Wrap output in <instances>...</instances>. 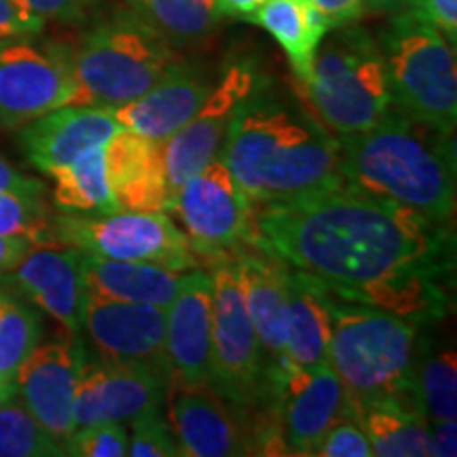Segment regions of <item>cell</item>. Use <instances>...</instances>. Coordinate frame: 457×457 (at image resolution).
I'll return each instance as SVG.
<instances>
[{
	"instance_id": "obj_36",
	"label": "cell",
	"mask_w": 457,
	"mask_h": 457,
	"mask_svg": "<svg viewBox=\"0 0 457 457\" xmlns=\"http://www.w3.org/2000/svg\"><path fill=\"white\" fill-rule=\"evenodd\" d=\"M316 457H373V449L358 417H345L328 428L313 445Z\"/></svg>"
},
{
	"instance_id": "obj_41",
	"label": "cell",
	"mask_w": 457,
	"mask_h": 457,
	"mask_svg": "<svg viewBox=\"0 0 457 457\" xmlns=\"http://www.w3.org/2000/svg\"><path fill=\"white\" fill-rule=\"evenodd\" d=\"M0 193H13V195H28V197H43L45 185L37 179L17 171L7 159L0 157Z\"/></svg>"
},
{
	"instance_id": "obj_23",
	"label": "cell",
	"mask_w": 457,
	"mask_h": 457,
	"mask_svg": "<svg viewBox=\"0 0 457 457\" xmlns=\"http://www.w3.org/2000/svg\"><path fill=\"white\" fill-rule=\"evenodd\" d=\"M212 85L204 71L180 62L146 94L112 108V114L123 129L163 145L197 112Z\"/></svg>"
},
{
	"instance_id": "obj_24",
	"label": "cell",
	"mask_w": 457,
	"mask_h": 457,
	"mask_svg": "<svg viewBox=\"0 0 457 457\" xmlns=\"http://www.w3.org/2000/svg\"><path fill=\"white\" fill-rule=\"evenodd\" d=\"M85 295L104 301L146 303L168 307L185 284L188 271L157 262L114 261L81 253Z\"/></svg>"
},
{
	"instance_id": "obj_37",
	"label": "cell",
	"mask_w": 457,
	"mask_h": 457,
	"mask_svg": "<svg viewBox=\"0 0 457 457\" xmlns=\"http://www.w3.org/2000/svg\"><path fill=\"white\" fill-rule=\"evenodd\" d=\"M13 3L32 17L41 21L49 20H74L85 13L96 0H13Z\"/></svg>"
},
{
	"instance_id": "obj_30",
	"label": "cell",
	"mask_w": 457,
	"mask_h": 457,
	"mask_svg": "<svg viewBox=\"0 0 457 457\" xmlns=\"http://www.w3.org/2000/svg\"><path fill=\"white\" fill-rule=\"evenodd\" d=\"M413 396L428 421L457 420V358L438 350L415 360Z\"/></svg>"
},
{
	"instance_id": "obj_16",
	"label": "cell",
	"mask_w": 457,
	"mask_h": 457,
	"mask_svg": "<svg viewBox=\"0 0 457 457\" xmlns=\"http://www.w3.org/2000/svg\"><path fill=\"white\" fill-rule=\"evenodd\" d=\"M168 379L142 369L117 367L83 356L74 390V426L136 420L162 409Z\"/></svg>"
},
{
	"instance_id": "obj_32",
	"label": "cell",
	"mask_w": 457,
	"mask_h": 457,
	"mask_svg": "<svg viewBox=\"0 0 457 457\" xmlns=\"http://www.w3.org/2000/svg\"><path fill=\"white\" fill-rule=\"evenodd\" d=\"M64 455L62 445L34 420L17 394L0 398V457Z\"/></svg>"
},
{
	"instance_id": "obj_10",
	"label": "cell",
	"mask_w": 457,
	"mask_h": 457,
	"mask_svg": "<svg viewBox=\"0 0 457 457\" xmlns=\"http://www.w3.org/2000/svg\"><path fill=\"white\" fill-rule=\"evenodd\" d=\"M212 377L210 384L231 404L270 398L259 335L245 307L231 259L212 265Z\"/></svg>"
},
{
	"instance_id": "obj_43",
	"label": "cell",
	"mask_w": 457,
	"mask_h": 457,
	"mask_svg": "<svg viewBox=\"0 0 457 457\" xmlns=\"http://www.w3.org/2000/svg\"><path fill=\"white\" fill-rule=\"evenodd\" d=\"M37 244L28 237H11L0 236V273H9L17 262L21 261L30 245Z\"/></svg>"
},
{
	"instance_id": "obj_4",
	"label": "cell",
	"mask_w": 457,
	"mask_h": 457,
	"mask_svg": "<svg viewBox=\"0 0 457 457\" xmlns=\"http://www.w3.org/2000/svg\"><path fill=\"white\" fill-rule=\"evenodd\" d=\"M330 313L328 367L358 409L413 400L417 320L324 295Z\"/></svg>"
},
{
	"instance_id": "obj_15",
	"label": "cell",
	"mask_w": 457,
	"mask_h": 457,
	"mask_svg": "<svg viewBox=\"0 0 457 457\" xmlns=\"http://www.w3.org/2000/svg\"><path fill=\"white\" fill-rule=\"evenodd\" d=\"M83 356L77 335H68L34 347L15 375L17 398L62 449L77 430L74 390Z\"/></svg>"
},
{
	"instance_id": "obj_31",
	"label": "cell",
	"mask_w": 457,
	"mask_h": 457,
	"mask_svg": "<svg viewBox=\"0 0 457 457\" xmlns=\"http://www.w3.org/2000/svg\"><path fill=\"white\" fill-rule=\"evenodd\" d=\"M41 341V320L26 305L0 295V396L15 392L21 362Z\"/></svg>"
},
{
	"instance_id": "obj_17",
	"label": "cell",
	"mask_w": 457,
	"mask_h": 457,
	"mask_svg": "<svg viewBox=\"0 0 457 457\" xmlns=\"http://www.w3.org/2000/svg\"><path fill=\"white\" fill-rule=\"evenodd\" d=\"M228 259L236 265L242 295L259 335L270 396L286 370L288 330V267L254 245H242Z\"/></svg>"
},
{
	"instance_id": "obj_46",
	"label": "cell",
	"mask_w": 457,
	"mask_h": 457,
	"mask_svg": "<svg viewBox=\"0 0 457 457\" xmlns=\"http://www.w3.org/2000/svg\"><path fill=\"white\" fill-rule=\"evenodd\" d=\"M0 398H3V396H0Z\"/></svg>"
},
{
	"instance_id": "obj_20",
	"label": "cell",
	"mask_w": 457,
	"mask_h": 457,
	"mask_svg": "<svg viewBox=\"0 0 457 457\" xmlns=\"http://www.w3.org/2000/svg\"><path fill=\"white\" fill-rule=\"evenodd\" d=\"M9 273L68 335H77L83 328L85 284L79 250L54 239L37 242Z\"/></svg>"
},
{
	"instance_id": "obj_34",
	"label": "cell",
	"mask_w": 457,
	"mask_h": 457,
	"mask_svg": "<svg viewBox=\"0 0 457 457\" xmlns=\"http://www.w3.org/2000/svg\"><path fill=\"white\" fill-rule=\"evenodd\" d=\"M128 455L129 457H174L180 455L179 443L168 421L157 411H148L129 421Z\"/></svg>"
},
{
	"instance_id": "obj_29",
	"label": "cell",
	"mask_w": 457,
	"mask_h": 457,
	"mask_svg": "<svg viewBox=\"0 0 457 457\" xmlns=\"http://www.w3.org/2000/svg\"><path fill=\"white\" fill-rule=\"evenodd\" d=\"M129 11L171 47H188L210 37L222 15L216 0H128Z\"/></svg>"
},
{
	"instance_id": "obj_7",
	"label": "cell",
	"mask_w": 457,
	"mask_h": 457,
	"mask_svg": "<svg viewBox=\"0 0 457 457\" xmlns=\"http://www.w3.org/2000/svg\"><path fill=\"white\" fill-rule=\"evenodd\" d=\"M387 81L398 111L453 134L457 121L455 51L447 37L404 7L381 32Z\"/></svg>"
},
{
	"instance_id": "obj_12",
	"label": "cell",
	"mask_w": 457,
	"mask_h": 457,
	"mask_svg": "<svg viewBox=\"0 0 457 457\" xmlns=\"http://www.w3.org/2000/svg\"><path fill=\"white\" fill-rule=\"evenodd\" d=\"M74 79L68 49L30 37L0 41V125L20 128L55 108L71 106Z\"/></svg>"
},
{
	"instance_id": "obj_39",
	"label": "cell",
	"mask_w": 457,
	"mask_h": 457,
	"mask_svg": "<svg viewBox=\"0 0 457 457\" xmlns=\"http://www.w3.org/2000/svg\"><path fill=\"white\" fill-rule=\"evenodd\" d=\"M45 21L21 11L13 0H0V41L13 37H34L43 30Z\"/></svg>"
},
{
	"instance_id": "obj_11",
	"label": "cell",
	"mask_w": 457,
	"mask_h": 457,
	"mask_svg": "<svg viewBox=\"0 0 457 457\" xmlns=\"http://www.w3.org/2000/svg\"><path fill=\"white\" fill-rule=\"evenodd\" d=\"M270 398L276 413L270 438L273 453L312 455L313 445L330 426L358 417V404L328 364L284 370Z\"/></svg>"
},
{
	"instance_id": "obj_25",
	"label": "cell",
	"mask_w": 457,
	"mask_h": 457,
	"mask_svg": "<svg viewBox=\"0 0 457 457\" xmlns=\"http://www.w3.org/2000/svg\"><path fill=\"white\" fill-rule=\"evenodd\" d=\"M330 313L327 301L310 279L288 270V330L286 370L328 364Z\"/></svg>"
},
{
	"instance_id": "obj_14",
	"label": "cell",
	"mask_w": 457,
	"mask_h": 457,
	"mask_svg": "<svg viewBox=\"0 0 457 457\" xmlns=\"http://www.w3.org/2000/svg\"><path fill=\"white\" fill-rule=\"evenodd\" d=\"M83 328L100 360L117 367L148 370L170 381L165 307L104 301L85 295Z\"/></svg>"
},
{
	"instance_id": "obj_18",
	"label": "cell",
	"mask_w": 457,
	"mask_h": 457,
	"mask_svg": "<svg viewBox=\"0 0 457 457\" xmlns=\"http://www.w3.org/2000/svg\"><path fill=\"white\" fill-rule=\"evenodd\" d=\"M168 424L179 443L180 455L227 457L248 453L237 415L228 409V400L210 384H188L170 379Z\"/></svg>"
},
{
	"instance_id": "obj_3",
	"label": "cell",
	"mask_w": 457,
	"mask_h": 457,
	"mask_svg": "<svg viewBox=\"0 0 457 457\" xmlns=\"http://www.w3.org/2000/svg\"><path fill=\"white\" fill-rule=\"evenodd\" d=\"M343 187L449 225L455 214L453 134L396 106L375 128L337 136Z\"/></svg>"
},
{
	"instance_id": "obj_35",
	"label": "cell",
	"mask_w": 457,
	"mask_h": 457,
	"mask_svg": "<svg viewBox=\"0 0 457 457\" xmlns=\"http://www.w3.org/2000/svg\"><path fill=\"white\" fill-rule=\"evenodd\" d=\"M66 455L77 457H125L128 430L119 421H104L77 428L64 447Z\"/></svg>"
},
{
	"instance_id": "obj_19",
	"label": "cell",
	"mask_w": 457,
	"mask_h": 457,
	"mask_svg": "<svg viewBox=\"0 0 457 457\" xmlns=\"http://www.w3.org/2000/svg\"><path fill=\"white\" fill-rule=\"evenodd\" d=\"M165 352L170 379L202 384L212 377V276L187 273L185 284L165 307Z\"/></svg>"
},
{
	"instance_id": "obj_27",
	"label": "cell",
	"mask_w": 457,
	"mask_h": 457,
	"mask_svg": "<svg viewBox=\"0 0 457 457\" xmlns=\"http://www.w3.org/2000/svg\"><path fill=\"white\" fill-rule=\"evenodd\" d=\"M358 421L367 434L373 455L426 457L428 420L413 400H384L358 409Z\"/></svg>"
},
{
	"instance_id": "obj_38",
	"label": "cell",
	"mask_w": 457,
	"mask_h": 457,
	"mask_svg": "<svg viewBox=\"0 0 457 457\" xmlns=\"http://www.w3.org/2000/svg\"><path fill=\"white\" fill-rule=\"evenodd\" d=\"M411 9L441 30L451 45L457 41V0H411Z\"/></svg>"
},
{
	"instance_id": "obj_13",
	"label": "cell",
	"mask_w": 457,
	"mask_h": 457,
	"mask_svg": "<svg viewBox=\"0 0 457 457\" xmlns=\"http://www.w3.org/2000/svg\"><path fill=\"white\" fill-rule=\"evenodd\" d=\"M261 81L262 77L253 60H237L227 64L197 112L163 142L165 171H168L171 195L179 191L182 182L219 157L237 108Z\"/></svg>"
},
{
	"instance_id": "obj_8",
	"label": "cell",
	"mask_w": 457,
	"mask_h": 457,
	"mask_svg": "<svg viewBox=\"0 0 457 457\" xmlns=\"http://www.w3.org/2000/svg\"><path fill=\"white\" fill-rule=\"evenodd\" d=\"M49 239L102 259L157 262L179 271H193L202 265V256L168 212H64L51 216Z\"/></svg>"
},
{
	"instance_id": "obj_2",
	"label": "cell",
	"mask_w": 457,
	"mask_h": 457,
	"mask_svg": "<svg viewBox=\"0 0 457 457\" xmlns=\"http://www.w3.org/2000/svg\"><path fill=\"white\" fill-rule=\"evenodd\" d=\"M219 157L254 205L343 187L339 142L301 102L261 81L233 117Z\"/></svg>"
},
{
	"instance_id": "obj_5",
	"label": "cell",
	"mask_w": 457,
	"mask_h": 457,
	"mask_svg": "<svg viewBox=\"0 0 457 457\" xmlns=\"http://www.w3.org/2000/svg\"><path fill=\"white\" fill-rule=\"evenodd\" d=\"M68 62L77 87L71 106L117 108L146 94L182 60L128 9L91 28L68 49Z\"/></svg>"
},
{
	"instance_id": "obj_33",
	"label": "cell",
	"mask_w": 457,
	"mask_h": 457,
	"mask_svg": "<svg viewBox=\"0 0 457 457\" xmlns=\"http://www.w3.org/2000/svg\"><path fill=\"white\" fill-rule=\"evenodd\" d=\"M51 214L43 197L0 193V236L47 242Z\"/></svg>"
},
{
	"instance_id": "obj_42",
	"label": "cell",
	"mask_w": 457,
	"mask_h": 457,
	"mask_svg": "<svg viewBox=\"0 0 457 457\" xmlns=\"http://www.w3.org/2000/svg\"><path fill=\"white\" fill-rule=\"evenodd\" d=\"M428 449L434 457H453L457 453L455 420L428 421Z\"/></svg>"
},
{
	"instance_id": "obj_22",
	"label": "cell",
	"mask_w": 457,
	"mask_h": 457,
	"mask_svg": "<svg viewBox=\"0 0 457 457\" xmlns=\"http://www.w3.org/2000/svg\"><path fill=\"white\" fill-rule=\"evenodd\" d=\"M106 170L119 208L131 212H170L171 188L163 145L129 129L106 142Z\"/></svg>"
},
{
	"instance_id": "obj_9",
	"label": "cell",
	"mask_w": 457,
	"mask_h": 457,
	"mask_svg": "<svg viewBox=\"0 0 457 457\" xmlns=\"http://www.w3.org/2000/svg\"><path fill=\"white\" fill-rule=\"evenodd\" d=\"M170 212L179 216L182 233L202 261L214 265L248 245L254 204L227 163L216 157L182 182Z\"/></svg>"
},
{
	"instance_id": "obj_21",
	"label": "cell",
	"mask_w": 457,
	"mask_h": 457,
	"mask_svg": "<svg viewBox=\"0 0 457 457\" xmlns=\"http://www.w3.org/2000/svg\"><path fill=\"white\" fill-rule=\"evenodd\" d=\"M119 129L112 108L62 106L21 125L20 145L34 168L51 174L87 148L106 145Z\"/></svg>"
},
{
	"instance_id": "obj_1",
	"label": "cell",
	"mask_w": 457,
	"mask_h": 457,
	"mask_svg": "<svg viewBox=\"0 0 457 457\" xmlns=\"http://www.w3.org/2000/svg\"><path fill=\"white\" fill-rule=\"evenodd\" d=\"M449 225L341 187L290 204L254 205L248 245L335 299L424 318L441 310Z\"/></svg>"
},
{
	"instance_id": "obj_44",
	"label": "cell",
	"mask_w": 457,
	"mask_h": 457,
	"mask_svg": "<svg viewBox=\"0 0 457 457\" xmlns=\"http://www.w3.org/2000/svg\"><path fill=\"white\" fill-rule=\"evenodd\" d=\"M267 0H216V7L222 17H236V20L250 21Z\"/></svg>"
},
{
	"instance_id": "obj_26",
	"label": "cell",
	"mask_w": 457,
	"mask_h": 457,
	"mask_svg": "<svg viewBox=\"0 0 457 457\" xmlns=\"http://www.w3.org/2000/svg\"><path fill=\"white\" fill-rule=\"evenodd\" d=\"M250 24L276 38L301 85L310 81L320 43L330 32L312 0H267L250 17Z\"/></svg>"
},
{
	"instance_id": "obj_6",
	"label": "cell",
	"mask_w": 457,
	"mask_h": 457,
	"mask_svg": "<svg viewBox=\"0 0 457 457\" xmlns=\"http://www.w3.org/2000/svg\"><path fill=\"white\" fill-rule=\"evenodd\" d=\"M330 32L320 43L310 81L301 85L303 96L335 136L367 131L394 108L384 51L356 24Z\"/></svg>"
},
{
	"instance_id": "obj_45",
	"label": "cell",
	"mask_w": 457,
	"mask_h": 457,
	"mask_svg": "<svg viewBox=\"0 0 457 457\" xmlns=\"http://www.w3.org/2000/svg\"><path fill=\"white\" fill-rule=\"evenodd\" d=\"M411 0H364V7L373 11H398L409 7Z\"/></svg>"
},
{
	"instance_id": "obj_40",
	"label": "cell",
	"mask_w": 457,
	"mask_h": 457,
	"mask_svg": "<svg viewBox=\"0 0 457 457\" xmlns=\"http://www.w3.org/2000/svg\"><path fill=\"white\" fill-rule=\"evenodd\" d=\"M312 4L324 17L328 30L356 24L367 11L364 0H312Z\"/></svg>"
},
{
	"instance_id": "obj_28",
	"label": "cell",
	"mask_w": 457,
	"mask_h": 457,
	"mask_svg": "<svg viewBox=\"0 0 457 457\" xmlns=\"http://www.w3.org/2000/svg\"><path fill=\"white\" fill-rule=\"evenodd\" d=\"M54 202L71 214H111L119 204L112 195L106 170V145L91 146L71 163L51 171Z\"/></svg>"
}]
</instances>
